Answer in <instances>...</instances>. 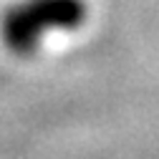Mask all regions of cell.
<instances>
[{"instance_id": "cell-1", "label": "cell", "mask_w": 159, "mask_h": 159, "mask_svg": "<svg viewBox=\"0 0 159 159\" xmlns=\"http://www.w3.org/2000/svg\"><path fill=\"white\" fill-rule=\"evenodd\" d=\"M86 15V0H15L0 15V41L13 56L30 58L48 33L76 30Z\"/></svg>"}]
</instances>
